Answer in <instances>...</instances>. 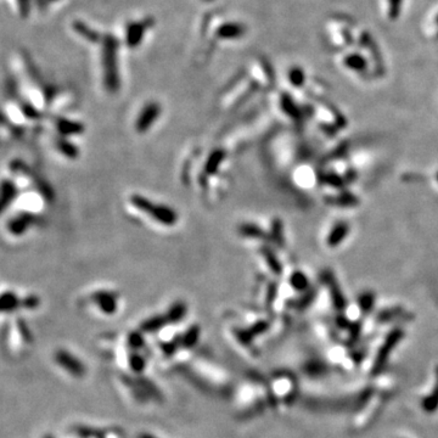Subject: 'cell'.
I'll return each mask as SVG.
<instances>
[{"label":"cell","mask_w":438,"mask_h":438,"mask_svg":"<svg viewBox=\"0 0 438 438\" xmlns=\"http://www.w3.org/2000/svg\"><path fill=\"white\" fill-rule=\"evenodd\" d=\"M101 66L105 87L109 91L116 92L119 89L118 73V38L111 33L104 34L101 40Z\"/></svg>","instance_id":"1"},{"label":"cell","mask_w":438,"mask_h":438,"mask_svg":"<svg viewBox=\"0 0 438 438\" xmlns=\"http://www.w3.org/2000/svg\"><path fill=\"white\" fill-rule=\"evenodd\" d=\"M131 203H133L134 207L140 209L141 212H145L151 218L164 224V225H173L174 223H177L178 216L170 207L157 203L155 204L148 199L138 194L131 197Z\"/></svg>","instance_id":"2"},{"label":"cell","mask_w":438,"mask_h":438,"mask_svg":"<svg viewBox=\"0 0 438 438\" xmlns=\"http://www.w3.org/2000/svg\"><path fill=\"white\" fill-rule=\"evenodd\" d=\"M153 24H155V19L152 17H145L141 21L129 22L126 26V32H124L126 45L130 49L138 48L143 43L147 29L151 28Z\"/></svg>","instance_id":"3"},{"label":"cell","mask_w":438,"mask_h":438,"mask_svg":"<svg viewBox=\"0 0 438 438\" xmlns=\"http://www.w3.org/2000/svg\"><path fill=\"white\" fill-rule=\"evenodd\" d=\"M55 362L58 366L62 367L66 372L74 377H83L87 372L85 365L72 353L65 349H58L55 353Z\"/></svg>","instance_id":"4"},{"label":"cell","mask_w":438,"mask_h":438,"mask_svg":"<svg viewBox=\"0 0 438 438\" xmlns=\"http://www.w3.org/2000/svg\"><path fill=\"white\" fill-rule=\"evenodd\" d=\"M161 113V106L158 102H148L145 107L143 109V111L139 114V118L136 121L135 128L139 131H146L151 127V124L157 119V117Z\"/></svg>","instance_id":"5"},{"label":"cell","mask_w":438,"mask_h":438,"mask_svg":"<svg viewBox=\"0 0 438 438\" xmlns=\"http://www.w3.org/2000/svg\"><path fill=\"white\" fill-rule=\"evenodd\" d=\"M243 33H245V27L237 22H226L216 29V36L220 40H231V39L240 38Z\"/></svg>","instance_id":"6"},{"label":"cell","mask_w":438,"mask_h":438,"mask_svg":"<svg viewBox=\"0 0 438 438\" xmlns=\"http://www.w3.org/2000/svg\"><path fill=\"white\" fill-rule=\"evenodd\" d=\"M72 28H73V31H74L78 36H82L84 40L89 41V43H92V44L101 43L102 36H104V34L99 33L97 31L92 29L91 27L88 26V24L84 23L83 21L73 22Z\"/></svg>","instance_id":"7"},{"label":"cell","mask_w":438,"mask_h":438,"mask_svg":"<svg viewBox=\"0 0 438 438\" xmlns=\"http://www.w3.org/2000/svg\"><path fill=\"white\" fill-rule=\"evenodd\" d=\"M95 303L99 306L102 313L113 314L117 309L116 297L112 293H96L94 296Z\"/></svg>","instance_id":"8"},{"label":"cell","mask_w":438,"mask_h":438,"mask_svg":"<svg viewBox=\"0 0 438 438\" xmlns=\"http://www.w3.org/2000/svg\"><path fill=\"white\" fill-rule=\"evenodd\" d=\"M167 323H168L167 316L155 315L141 324V331H143V332H156V331L161 330Z\"/></svg>","instance_id":"9"},{"label":"cell","mask_w":438,"mask_h":438,"mask_svg":"<svg viewBox=\"0 0 438 438\" xmlns=\"http://www.w3.org/2000/svg\"><path fill=\"white\" fill-rule=\"evenodd\" d=\"M200 337V328L197 325H192L186 330V332L182 336V347L192 348L197 343Z\"/></svg>","instance_id":"10"},{"label":"cell","mask_w":438,"mask_h":438,"mask_svg":"<svg viewBox=\"0 0 438 438\" xmlns=\"http://www.w3.org/2000/svg\"><path fill=\"white\" fill-rule=\"evenodd\" d=\"M185 314H186V307H185V304L182 303V302H177V303H174L170 307L165 316L168 319V323H178V321H180L184 318Z\"/></svg>","instance_id":"11"},{"label":"cell","mask_w":438,"mask_h":438,"mask_svg":"<svg viewBox=\"0 0 438 438\" xmlns=\"http://www.w3.org/2000/svg\"><path fill=\"white\" fill-rule=\"evenodd\" d=\"M22 299H19L14 293H4L1 298V310L2 311H12L16 310L18 307H21Z\"/></svg>","instance_id":"12"},{"label":"cell","mask_w":438,"mask_h":438,"mask_svg":"<svg viewBox=\"0 0 438 438\" xmlns=\"http://www.w3.org/2000/svg\"><path fill=\"white\" fill-rule=\"evenodd\" d=\"M128 362H129V367L131 369V371L136 372V374H140V372L145 369V365H146L145 359H144V358L141 357L139 353H133V354H130Z\"/></svg>","instance_id":"13"},{"label":"cell","mask_w":438,"mask_h":438,"mask_svg":"<svg viewBox=\"0 0 438 438\" xmlns=\"http://www.w3.org/2000/svg\"><path fill=\"white\" fill-rule=\"evenodd\" d=\"M57 126L60 127L61 131L65 134L79 133L82 130V126L79 123H73L71 121H60V123H57Z\"/></svg>","instance_id":"14"},{"label":"cell","mask_w":438,"mask_h":438,"mask_svg":"<svg viewBox=\"0 0 438 438\" xmlns=\"http://www.w3.org/2000/svg\"><path fill=\"white\" fill-rule=\"evenodd\" d=\"M17 6H18V14L21 15L23 18L29 16L31 14V4L32 0H16Z\"/></svg>","instance_id":"15"},{"label":"cell","mask_w":438,"mask_h":438,"mask_svg":"<svg viewBox=\"0 0 438 438\" xmlns=\"http://www.w3.org/2000/svg\"><path fill=\"white\" fill-rule=\"evenodd\" d=\"M128 342H129V345H130L131 348H134V349H139V348H140L144 343L143 336H141L140 332L131 333V335L129 336Z\"/></svg>","instance_id":"16"},{"label":"cell","mask_w":438,"mask_h":438,"mask_svg":"<svg viewBox=\"0 0 438 438\" xmlns=\"http://www.w3.org/2000/svg\"><path fill=\"white\" fill-rule=\"evenodd\" d=\"M138 438H158V437H156V436L151 435V433H146V432H144V433H141V435L139 436Z\"/></svg>","instance_id":"17"},{"label":"cell","mask_w":438,"mask_h":438,"mask_svg":"<svg viewBox=\"0 0 438 438\" xmlns=\"http://www.w3.org/2000/svg\"><path fill=\"white\" fill-rule=\"evenodd\" d=\"M49 1V4H50V2H56V1H60V0H48Z\"/></svg>","instance_id":"18"},{"label":"cell","mask_w":438,"mask_h":438,"mask_svg":"<svg viewBox=\"0 0 438 438\" xmlns=\"http://www.w3.org/2000/svg\"><path fill=\"white\" fill-rule=\"evenodd\" d=\"M44 438H54V437H53V436H51V435H46Z\"/></svg>","instance_id":"19"}]
</instances>
